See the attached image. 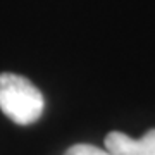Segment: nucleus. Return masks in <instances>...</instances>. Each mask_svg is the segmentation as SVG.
I'll return each instance as SVG.
<instances>
[{"label":"nucleus","mask_w":155,"mask_h":155,"mask_svg":"<svg viewBox=\"0 0 155 155\" xmlns=\"http://www.w3.org/2000/svg\"><path fill=\"white\" fill-rule=\"evenodd\" d=\"M105 150L112 155H155V129L147 131L138 140L112 131L105 136Z\"/></svg>","instance_id":"obj_2"},{"label":"nucleus","mask_w":155,"mask_h":155,"mask_svg":"<svg viewBox=\"0 0 155 155\" xmlns=\"http://www.w3.org/2000/svg\"><path fill=\"white\" fill-rule=\"evenodd\" d=\"M43 95L29 79L12 72L0 74V110L21 126L33 124L41 117Z\"/></svg>","instance_id":"obj_1"},{"label":"nucleus","mask_w":155,"mask_h":155,"mask_svg":"<svg viewBox=\"0 0 155 155\" xmlns=\"http://www.w3.org/2000/svg\"><path fill=\"white\" fill-rule=\"evenodd\" d=\"M64 155H112V153L109 150H102L98 147H93V145L78 143V145H72Z\"/></svg>","instance_id":"obj_3"}]
</instances>
